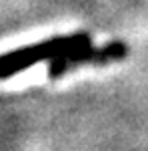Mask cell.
<instances>
[{
    "mask_svg": "<svg viewBox=\"0 0 148 151\" xmlns=\"http://www.w3.org/2000/svg\"><path fill=\"white\" fill-rule=\"evenodd\" d=\"M126 57V45L120 40H114L110 45L102 48H80L74 52H66L60 57L52 58L48 65V77L56 79L60 75L68 73L70 69H76L82 65H108V63H116Z\"/></svg>",
    "mask_w": 148,
    "mask_h": 151,
    "instance_id": "cell-2",
    "label": "cell"
},
{
    "mask_svg": "<svg viewBox=\"0 0 148 151\" xmlns=\"http://www.w3.org/2000/svg\"><path fill=\"white\" fill-rule=\"evenodd\" d=\"M92 47V38L88 32H76L70 36H54L48 38L40 45H30V47H22L0 55V79H8L12 75L20 73V70L30 69L36 63L42 60H52V58L66 55V52H74L80 48Z\"/></svg>",
    "mask_w": 148,
    "mask_h": 151,
    "instance_id": "cell-1",
    "label": "cell"
}]
</instances>
